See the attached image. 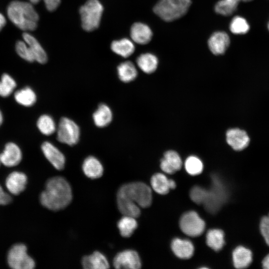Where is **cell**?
Instances as JSON below:
<instances>
[{
  "mask_svg": "<svg viewBox=\"0 0 269 269\" xmlns=\"http://www.w3.org/2000/svg\"><path fill=\"white\" fill-rule=\"evenodd\" d=\"M40 202L45 208L58 211L65 208L71 202L72 192L69 182L63 177L56 176L46 182L45 190L40 195Z\"/></svg>",
  "mask_w": 269,
  "mask_h": 269,
  "instance_id": "cell-1",
  "label": "cell"
},
{
  "mask_svg": "<svg viewBox=\"0 0 269 269\" xmlns=\"http://www.w3.org/2000/svg\"><path fill=\"white\" fill-rule=\"evenodd\" d=\"M7 14L9 19L22 30L33 31L37 27L39 15L31 2L13 0L7 6Z\"/></svg>",
  "mask_w": 269,
  "mask_h": 269,
  "instance_id": "cell-2",
  "label": "cell"
},
{
  "mask_svg": "<svg viewBox=\"0 0 269 269\" xmlns=\"http://www.w3.org/2000/svg\"><path fill=\"white\" fill-rule=\"evenodd\" d=\"M191 3V0H159L153 10L162 20L172 21L185 14Z\"/></svg>",
  "mask_w": 269,
  "mask_h": 269,
  "instance_id": "cell-3",
  "label": "cell"
},
{
  "mask_svg": "<svg viewBox=\"0 0 269 269\" xmlns=\"http://www.w3.org/2000/svg\"><path fill=\"white\" fill-rule=\"evenodd\" d=\"M117 194L128 198L142 208L149 207L152 202L151 188L142 182L124 184L120 187Z\"/></svg>",
  "mask_w": 269,
  "mask_h": 269,
  "instance_id": "cell-4",
  "label": "cell"
},
{
  "mask_svg": "<svg viewBox=\"0 0 269 269\" xmlns=\"http://www.w3.org/2000/svg\"><path fill=\"white\" fill-rule=\"evenodd\" d=\"M228 191L223 181L216 175L212 177L211 186L208 190L206 199L203 205L211 213L217 212L226 202Z\"/></svg>",
  "mask_w": 269,
  "mask_h": 269,
  "instance_id": "cell-5",
  "label": "cell"
},
{
  "mask_svg": "<svg viewBox=\"0 0 269 269\" xmlns=\"http://www.w3.org/2000/svg\"><path fill=\"white\" fill-rule=\"evenodd\" d=\"M79 12L82 27L85 30L92 31L99 26L103 7L98 0H88L81 6Z\"/></svg>",
  "mask_w": 269,
  "mask_h": 269,
  "instance_id": "cell-6",
  "label": "cell"
},
{
  "mask_svg": "<svg viewBox=\"0 0 269 269\" xmlns=\"http://www.w3.org/2000/svg\"><path fill=\"white\" fill-rule=\"evenodd\" d=\"M7 262L13 269H33L35 267L34 260L27 253L26 246L21 243L16 244L10 248Z\"/></svg>",
  "mask_w": 269,
  "mask_h": 269,
  "instance_id": "cell-7",
  "label": "cell"
},
{
  "mask_svg": "<svg viewBox=\"0 0 269 269\" xmlns=\"http://www.w3.org/2000/svg\"><path fill=\"white\" fill-rule=\"evenodd\" d=\"M56 132L57 139L60 142L72 146L79 141L80 128L74 121L68 118L60 119Z\"/></svg>",
  "mask_w": 269,
  "mask_h": 269,
  "instance_id": "cell-8",
  "label": "cell"
},
{
  "mask_svg": "<svg viewBox=\"0 0 269 269\" xmlns=\"http://www.w3.org/2000/svg\"><path fill=\"white\" fill-rule=\"evenodd\" d=\"M180 228L186 235L197 237L201 235L205 228V223L198 214L191 211L184 213L179 222Z\"/></svg>",
  "mask_w": 269,
  "mask_h": 269,
  "instance_id": "cell-9",
  "label": "cell"
},
{
  "mask_svg": "<svg viewBox=\"0 0 269 269\" xmlns=\"http://www.w3.org/2000/svg\"><path fill=\"white\" fill-rule=\"evenodd\" d=\"M113 266L116 269H138L141 263L136 251L126 250L116 255L113 260Z\"/></svg>",
  "mask_w": 269,
  "mask_h": 269,
  "instance_id": "cell-10",
  "label": "cell"
},
{
  "mask_svg": "<svg viewBox=\"0 0 269 269\" xmlns=\"http://www.w3.org/2000/svg\"><path fill=\"white\" fill-rule=\"evenodd\" d=\"M22 158V154L20 147L12 142L7 143L0 154L1 164L8 167L17 165Z\"/></svg>",
  "mask_w": 269,
  "mask_h": 269,
  "instance_id": "cell-11",
  "label": "cell"
},
{
  "mask_svg": "<svg viewBox=\"0 0 269 269\" xmlns=\"http://www.w3.org/2000/svg\"><path fill=\"white\" fill-rule=\"evenodd\" d=\"M41 148L46 158L55 169L61 170L64 168L65 157L57 147L49 141H45Z\"/></svg>",
  "mask_w": 269,
  "mask_h": 269,
  "instance_id": "cell-12",
  "label": "cell"
},
{
  "mask_svg": "<svg viewBox=\"0 0 269 269\" xmlns=\"http://www.w3.org/2000/svg\"><path fill=\"white\" fill-rule=\"evenodd\" d=\"M27 183V177L22 172L15 171L11 172L5 179V185L9 193L17 195L23 192Z\"/></svg>",
  "mask_w": 269,
  "mask_h": 269,
  "instance_id": "cell-13",
  "label": "cell"
},
{
  "mask_svg": "<svg viewBox=\"0 0 269 269\" xmlns=\"http://www.w3.org/2000/svg\"><path fill=\"white\" fill-rule=\"evenodd\" d=\"M226 140L233 149L240 151L248 146L250 139L246 132L238 128H233L227 131Z\"/></svg>",
  "mask_w": 269,
  "mask_h": 269,
  "instance_id": "cell-14",
  "label": "cell"
},
{
  "mask_svg": "<svg viewBox=\"0 0 269 269\" xmlns=\"http://www.w3.org/2000/svg\"><path fill=\"white\" fill-rule=\"evenodd\" d=\"M230 39L227 33L216 31L208 39V45L211 52L214 55L223 54L229 46Z\"/></svg>",
  "mask_w": 269,
  "mask_h": 269,
  "instance_id": "cell-15",
  "label": "cell"
},
{
  "mask_svg": "<svg viewBox=\"0 0 269 269\" xmlns=\"http://www.w3.org/2000/svg\"><path fill=\"white\" fill-rule=\"evenodd\" d=\"M182 164V160L178 153L174 150H168L161 160L160 168L165 173L171 174L180 170Z\"/></svg>",
  "mask_w": 269,
  "mask_h": 269,
  "instance_id": "cell-16",
  "label": "cell"
},
{
  "mask_svg": "<svg viewBox=\"0 0 269 269\" xmlns=\"http://www.w3.org/2000/svg\"><path fill=\"white\" fill-rule=\"evenodd\" d=\"M131 36L133 40L139 44H146L152 38V32L150 27L141 22H135L131 28Z\"/></svg>",
  "mask_w": 269,
  "mask_h": 269,
  "instance_id": "cell-17",
  "label": "cell"
},
{
  "mask_svg": "<svg viewBox=\"0 0 269 269\" xmlns=\"http://www.w3.org/2000/svg\"><path fill=\"white\" fill-rule=\"evenodd\" d=\"M81 263L85 269H106L110 268V264L104 254L98 251L83 257Z\"/></svg>",
  "mask_w": 269,
  "mask_h": 269,
  "instance_id": "cell-18",
  "label": "cell"
},
{
  "mask_svg": "<svg viewBox=\"0 0 269 269\" xmlns=\"http://www.w3.org/2000/svg\"><path fill=\"white\" fill-rule=\"evenodd\" d=\"M82 170L85 175L91 179L101 177L104 172L102 164L93 156H89L85 159L82 164Z\"/></svg>",
  "mask_w": 269,
  "mask_h": 269,
  "instance_id": "cell-19",
  "label": "cell"
},
{
  "mask_svg": "<svg viewBox=\"0 0 269 269\" xmlns=\"http://www.w3.org/2000/svg\"><path fill=\"white\" fill-rule=\"evenodd\" d=\"M152 189L159 194H166L170 189H174L176 183L172 179H169L163 174L157 173L154 174L150 181Z\"/></svg>",
  "mask_w": 269,
  "mask_h": 269,
  "instance_id": "cell-20",
  "label": "cell"
},
{
  "mask_svg": "<svg viewBox=\"0 0 269 269\" xmlns=\"http://www.w3.org/2000/svg\"><path fill=\"white\" fill-rule=\"evenodd\" d=\"M171 247L174 254L180 259H189L194 253L193 245L188 240L175 238L171 242Z\"/></svg>",
  "mask_w": 269,
  "mask_h": 269,
  "instance_id": "cell-21",
  "label": "cell"
},
{
  "mask_svg": "<svg viewBox=\"0 0 269 269\" xmlns=\"http://www.w3.org/2000/svg\"><path fill=\"white\" fill-rule=\"evenodd\" d=\"M233 262L237 269H244L249 266L253 260L251 251L242 246L236 248L232 253Z\"/></svg>",
  "mask_w": 269,
  "mask_h": 269,
  "instance_id": "cell-22",
  "label": "cell"
},
{
  "mask_svg": "<svg viewBox=\"0 0 269 269\" xmlns=\"http://www.w3.org/2000/svg\"><path fill=\"white\" fill-rule=\"evenodd\" d=\"M22 37L23 40L30 47L34 56L35 61L40 64H45L47 61V56L37 40L27 32L23 33Z\"/></svg>",
  "mask_w": 269,
  "mask_h": 269,
  "instance_id": "cell-23",
  "label": "cell"
},
{
  "mask_svg": "<svg viewBox=\"0 0 269 269\" xmlns=\"http://www.w3.org/2000/svg\"><path fill=\"white\" fill-rule=\"evenodd\" d=\"M117 203L119 210L124 216L136 218L140 214L139 206L125 196L117 194Z\"/></svg>",
  "mask_w": 269,
  "mask_h": 269,
  "instance_id": "cell-24",
  "label": "cell"
},
{
  "mask_svg": "<svg viewBox=\"0 0 269 269\" xmlns=\"http://www.w3.org/2000/svg\"><path fill=\"white\" fill-rule=\"evenodd\" d=\"M113 113L110 108L105 104H101L93 114L95 125L99 128L109 125L112 121Z\"/></svg>",
  "mask_w": 269,
  "mask_h": 269,
  "instance_id": "cell-25",
  "label": "cell"
},
{
  "mask_svg": "<svg viewBox=\"0 0 269 269\" xmlns=\"http://www.w3.org/2000/svg\"><path fill=\"white\" fill-rule=\"evenodd\" d=\"M158 62L156 56L149 53H143L140 55L136 59L138 67L146 74L152 73L156 70Z\"/></svg>",
  "mask_w": 269,
  "mask_h": 269,
  "instance_id": "cell-26",
  "label": "cell"
},
{
  "mask_svg": "<svg viewBox=\"0 0 269 269\" xmlns=\"http://www.w3.org/2000/svg\"><path fill=\"white\" fill-rule=\"evenodd\" d=\"M117 72L120 80L124 83L133 81L137 75L135 65L129 61L121 63L117 67Z\"/></svg>",
  "mask_w": 269,
  "mask_h": 269,
  "instance_id": "cell-27",
  "label": "cell"
},
{
  "mask_svg": "<svg viewBox=\"0 0 269 269\" xmlns=\"http://www.w3.org/2000/svg\"><path fill=\"white\" fill-rule=\"evenodd\" d=\"M111 49L116 54L127 58L134 52L135 47L132 41L127 38L115 40L111 44Z\"/></svg>",
  "mask_w": 269,
  "mask_h": 269,
  "instance_id": "cell-28",
  "label": "cell"
},
{
  "mask_svg": "<svg viewBox=\"0 0 269 269\" xmlns=\"http://www.w3.org/2000/svg\"><path fill=\"white\" fill-rule=\"evenodd\" d=\"M15 101L24 107H30L36 101V95L34 91L29 87H25L17 90L14 95Z\"/></svg>",
  "mask_w": 269,
  "mask_h": 269,
  "instance_id": "cell-29",
  "label": "cell"
},
{
  "mask_svg": "<svg viewBox=\"0 0 269 269\" xmlns=\"http://www.w3.org/2000/svg\"><path fill=\"white\" fill-rule=\"evenodd\" d=\"M206 243L209 247L215 251L221 250L225 244L223 231L217 229L209 230L206 235Z\"/></svg>",
  "mask_w": 269,
  "mask_h": 269,
  "instance_id": "cell-30",
  "label": "cell"
},
{
  "mask_svg": "<svg viewBox=\"0 0 269 269\" xmlns=\"http://www.w3.org/2000/svg\"><path fill=\"white\" fill-rule=\"evenodd\" d=\"M117 227L121 236L129 238L132 236L137 227V223L134 217L123 216L118 222Z\"/></svg>",
  "mask_w": 269,
  "mask_h": 269,
  "instance_id": "cell-31",
  "label": "cell"
},
{
  "mask_svg": "<svg viewBox=\"0 0 269 269\" xmlns=\"http://www.w3.org/2000/svg\"><path fill=\"white\" fill-rule=\"evenodd\" d=\"M37 127L39 131L45 135L54 134L57 126L53 119L49 115L44 114L40 116L37 121Z\"/></svg>",
  "mask_w": 269,
  "mask_h": 269,
  "instance_id": "cell-32",
  "label": "cell"
},
{
  "mask_svg": "<svg viewBox=\"0 0 269 269\" xmlns=\"http://www.w3.org/2000/svg\"><path fill=\"white\" fill-rule=\"evenodd\" d=\"M241 0H220L215 5V11L224 16H229L237 9Z\"/></svg>",
  "mask_w": 269,
  "mask_h": 269,
  "instance_id": "cell-33",
  "label": "cell"
},
{
  "mask_svg": "<svg viewBox=\"0 0 269 269\" xmlns=\"http://www.w3.org/2000/svg\"><path fill=\"white\" fill-rule=\"evenodd\" d=\"M16 86V82L12 77L8 74H3L0 80V96L2 97L9 96Z\"/></svg>",
  "mask_w": 269,
  "mask_h": 269,
  "instance_id": "cell-34",
  "label": "cell"
},
{
  "mask_svg": "<svg viewBox=\"0 0 269 269\" xmlns=\"http://www.w3.org/2000/svg\"><path fill=\"white\" fill-rule=\"evenodd\" d=\"M229 28L235 34H244L249 31L250 25L245 18L236 16L231 21Z\"/></svg>",
  "mask_w": 269,
  "mask_h": 269,
  "instance_id": "cell-35",
  "label": "cell"
},
{
  "mask_svg": "<svg viewBox=\"0 0 269 269\" xmlns=\"http://www.w3.org/2000/svg\"><path fill=\"white\" fill-rule=\"evenodd\" d=\"M185 168L188 173L194 176L198 175L202 172L203 164L202 161L198 157L191 155L186 159Z\"/></svg>",
  "mask_w": 269,
  "mask_h": 269,
  "instance_id": "cell-36",
  "label": "cell"
},
{
  "mask_svg": "<svg viewBox=\"0 0 269 269\" xmlns=\"http://www.w3.org/2000/svg\"><path fill=\"white\" fill-rule=\"evenodd\" d=\"M15 50L17 54L22 59L29 62L35 61L34 56L27 43L23 41H18L15 45Z\"/></svg>",
  "mask_w": 269,
  "mask_h": 269,
  "instance_id": "cell-37",
  "label": "cell"
},
{
  "mask_svg": "<svg viewBox=\"0 0 269 269\" xmlns=\"http://www.w3.org/2000/svg\"><path fill=\"white\" fill-rule=\"evenodd\" d=\"M208 194V190L201 186H195L191 190L190 196L192 200L198 204H203Z\"/></svg>",
  "mask_w": 269,
  "mask_h": 269,
  "instance_id": "cell-38",
  "label": "cell"
},
{
  "mask_svg": "<svg viewBox=\"0 0 269 269\" xmlns=\"http://www.w3.org/2000/svg\"><path fill=\"white\" fill-rule=\"evenodd\" d=\"M260 230L266 243L269 246V214L261 219Z\"/></svg>",
  "mask_w": 269,
  "mask_h": 269,
  "instance_id": "cell-39",
  "label": "cell"
},
{
  "mask_svg": "<svg viewBox=\"0 0 269 269\" xmlns=\"http://www.w3.org/2000/svg\"><path fill=\"white\" fill-rule=\"evenodd\" d=\"M41 0H29L32 4H36ZM47 9L50 11H53L58 7L61 0H43Z\"/></svg>",
  "mask_w": 269,
  "mask_h": 269,
  "instance_id": "cell-40",
  "label": "cell"
},
{
  "mask_svg": "<svg viewBox=\"0 0 269 269\" xmlns=\"http://www.w3.org/2000/svg\"><path fill=\"white\" fill-rule=\"evenodd\" d=\"M12 201L11 196L6 192L0 185V205H6Z\"/></svg>",
  "mask_w": 269,
  "mask_h": 269,
  "instance_id": "cell-41",
  "label": "cell"
},
{
  "mask_svg": "<svg viewBox=\"0 0 269 269\" xmlns=\"http://www.w3.org/2000/svg\"><path fill=\"white\" fill-rule=\"evenodd\" d=\"M262 267L265 269H269V254H268L262 262Z\"/></svg>",
  "mask_w": 269,
  "mask_h": 269,
  "instance_id": "cell-42",
  "label": "cell"
},
{
  "mask_svg": "<svg viewBox=\"0 0 269 269\" xmlns=\"http://www.w3.org/2000/svg\"><path fill=\"white\" fill-rule=\"evenodd\" d=\"M6 22V21L5 17L0 13V31L5 26Z\"/></svg>",
  "mask_w": 269,
  "mask_h": 269,
  "instance_id": "cell-43",
  "label": "cell"
},
{
  "mask_svg": "<svg viewBox=\"0 0 269 269\" xmlns=\"http://www.w3.org/2000/svg\"><path fill=\"white\" fill-rule=\"evenodd\" d=\"M3 115H2V114L1 112V111L0 110V126L1 125L2 122H3Z\"/></svg>",
  "mask_w": 269,
  "mask_h": 269,
  "instance_id": "cell-44",
  "label": "cell"
},
{
  "mask_svg": "<svg viewBox=\"0 0 269 269\" xmlns=\"http://www.w3.org/2000/svg\"><path fill=\"white\" fill-rule=\"evenodd\" d=\"M242 1H245V2H249V1H251L253 0H241Z\"/></svg>",
  "mask_w": 269,
  "mask_h": 269,
  "instance_id": "cell-45",
  "label": "cell"
},
{
  "mask_svg": "<svg viewBox=\"0 0 269 269\" xmlns=\"http://www.w3.org/2000/svg\"><path fill=\"white\" fill-rule=\"evenodd\" d=\"M268 26V30H269V22L268 23V26Z\"/></svg>",
  "mask_w": 269,
  "mask_h": 269,
  "instance_id": "cell-46",
  "label": "cell"
},
{
  "mask_svg": "<svg viewBox=\"0 0 269 269\" xmlns=\"http://www.w3.org/2000/svg\"><path fill=\"white\" fill-rule=\"evenodd\" d=\"M1 164V162H0V166Z\"/></svg>",
  "mask_w": 269,
  "mask_h": 269,
  "instance_id": "cell-47",
  "label": "cell"
}]
</instances>
